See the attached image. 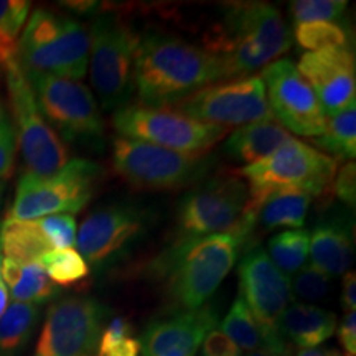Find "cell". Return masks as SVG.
<instances>
[{
	"label": "cell",
	"mask_w": 356,
	"mask_h": 356,
	"mask_svg": "<svg viewBox=\"0 0 356 356\" xmlns=\"http://www.w3.org/2000/svg\"><path fill=\"white\" fill-rule=\"evenodd\" d=\"M222 79L220 61L184 38L150 32L140 38L132 71V92L145 108H172Z\"/></svg>",
	"instance_id": "obj_1"
},
{
	"label": "cell",
	"mask_w": 356,
	"mask_h": 356,
	"mask_svg": "<svg viewBox=\"0 0 356 356\" xmlns=\"http://www.w3.org/2000/svg\"><path fill=\"white\" fill-rule=\"evenodd\" d=\"M291 47L292 32L277 7L241 2L231 3L207 33L204 50L220 61L222 79H231L266 68Z\"/></svg>",
	"instance_id": "obj_2"
},
{
	"label": "cell",
	"mask_w": 356,
	"mask_h": 356,
	"mask_svg": "<svg viewBox=\"0 0 356 356\" xmlns=\"http://www.w3.org/2000/svg\"><path fill=\"white\" fill-rule=\"evenodd\" d=\"M241 249V241L228 233L173 243L150 270L165 279L167 293L178 312H193L211 299Z\"/></svg>",
	"instance_id": "obj_3"
},
{
	"label": "cell",
	"mask_w": 356,
	"mask_h": 356,
	"mask_svg": "<svg viewBox=\"0 0 356 356\" xmlns=\"http://www.w3.org/2000/svg\"><path fill=\"white\" fill-rule=\"evenodd\" d=\"M17 60L25 74L79 81L89 63V30L79 22L37 8L22 30Z\"/></svg>",
	"instance_id": "obj_4"
},
{
	"label": "cell",
	"mask_w": 356,
	"mask_h": 356,
	"mask_svg": "<svg viewBox=\"0 0 356 356\" xmlns=\"http://www.w3.org/2000/svg\"><path fill=\"white\" fill-rule=\"evenodd\" d=\"M337 172V159L299 139H289L267 159L234 170L248 184V208L256 213L262 198L274 190H300L312 198L323 197Z\"/></svg>",
	"instance_id": "obj_5"
},
{
	"label": "cell",
	"mask_w": 356,
	"mask_h": 356,
	"mask_svg": "<svg viewBox=\"0 0 356 356\" xmlns=\"http://www.w3.org/2000/svg\"><path fill=\"white\" fill-rule=\"evenodd\" d=\"M140 35L119 13L95 15L89 30V76L106 111H118L132 96V71Z\"/></svg>",
	"instance_id": "obj_6"
},
{
	"label": "cell",
	"mask_w": 356,
	"mask_h": 356,
	"mask_svg": "<svg viewBox=\"0 0 356 356\" xmlns=\"http://www.w3.org/2000/svg\"><path fill=\"white\" fill-rule=\"evenodd\" d=\"M101 167L86 159H73L56 173L38 177L25 172L17 184L8 220L33 221L53 215H74L95 197Z\"/></svg>",
	"instance_id": "obj_7"
},
{
	"label": "cell",
	"mask_w": 356,
	"mask_h": 356,
	"mask_svg": "<svg viewBox=\"0 0 356 356\" xmlns=\"http://www.w3.org/2000/svg\"><path fill=\"white\" fill-rule=\"evenodd\" d=\"M152 220V211L137 203L114 202L97 207L79 226L78 252L96 273L113 269L139 248Z\"/></svg>",
	"instance_id": "obj_8"
},
{
	"label": "cell",
	"mask_w": 356,
	"mask_h": 356,
	"mask_svg": "<svg viewBox=\"0 0 356 356\" xmlns=\"http://www.w3.org/2000/svg\"><path fill=\"white\" fill-rule=\"evenodd\" d=\"M215 159L188 155L163 147L115 137L113 165L124 181L137 190H180L202 180L213 168Z\"/></svg>",
	"instance_id": "obj_9"
},
{
	"label": "cell",
	"mask_w": 356,
	"mask_h": 356,
	"mask_svg": "<svg viewBox=\"0 0 356 356\" xmlns=\"http://www.w3.org/2000/svg\"><path fill=\"white\" fill-rule=\"evenodd\" d=\"M249 204V186L234 170L203 180L178 203L175 243L234 234Z\"/></svg>",
	"instance_id": "obj_10"
},
{
	"label": "cell",
	"mask_w": 356,
	"mask_h": 356,
	"mask_svg": "<svg viewBox=\"0 0 356 356\" xmlns=\"http://www.w3.org/2000/svg\"><path fill=\"white\" fill-rule=\"evenodd\" d=\"M40 113L66 142L102 149L104 121L96 97L88 86L74 79L25 74Z\"/></svg>",
	"instance_id": "obj_11"
},
{
	"label": "cell",
	"mask_w": 356,
	"mask_h": 356,
	"mask_svg": "<svg viewBox=\"0 0 356 356\" xmlns=\"http://www.w3.org/2000/svg\"><path fill=\"white\" fill-rule=\"evenodd\" d=\"M113 126L119 137L188 155H207L229 132L225 127L195 121L170 108L157 109L140 104L115 111Z\"/></svg>",
	"instance_id": "obj_12"
},
{
	"label": "cell",
	"mask_w": 356,
	"mask_h": 356,
	"mask_svg": "<svg viewBox=\"0 0 356 356\" xmlns=\"http://www.w3.org/2000/svg\"><path fill=\"white\" fill-rule=\"evenodd\" d=\"M3 73L13 115V131L26 172L38 177L53 175L70 162L68 149L40 113L19 60L8 63Z\"/></svg>",
	"instance_id": "obj_13"
},
{
	"label": "cell",
	"mask_w": 356,
	"mask_h": 356,
	"mask_svg": "<svg viewBox=\"0 0 356 356\" xmlns=\"http://www.w3.org/2000/svg\"><path fill=\"white\" fill-rule=\"evenodd\" d=\"M170 109L195 121L225 129L274 121L264 83L259 76L210 84L173 104Z\"/></svg>",
	"instance_id": "obj_14"
},
{
	"label": "cell",
	"mask_w": 356,
	"mask_h": 356,
	"mask_svg": "<svg viewBox=\"0 0 356 356\" xmlns=\"http://www.w3.org/2000/svg\"><path fill=\"white\" fill-rule=\"evenodd\" d=\"M108 314L95 297L56 299L47 312L33 356H96Z\"/></svg>",
	"instance_id": "obj_15"
},
{
	"label": "cell",
	"mask_w": 356,
	"mask_h": 356,
	"mask_svg": "<svg viewBox=\"0 0 356 356\" xmlns=\"http://www.w3.org/2000/svg\"><path fill=\"white\" fill-rule=\"evenodd\" d=\"M239 296L246 302L266 340V350L289 355L279 333V320L292 300L291 279L273 264L262 248H254L239 264Z\"/></svg>",
	"instance_id": "obj_16"
},
{
	"label": "cell",
	"mask_w": 356,
	"mask_h": 356,
	"mask_svg": "<svg viewBox=\"0 0 356 356\" xmlns=\"http://www.w3.org/2000/svg\"><path fill=\"white\" fill-rule=\"evenodd\" d=\"M262 83L270 113L279 126L302 137H318L327 126V115L309 83L291 60H277L262 71Z\"/></svg>",
	"instance_id": "obj_17"
},
{
	"label": "cell",
	"mask_w": 356,
	"mask_h": 356,
	"mask_svg": "<svg viewBox=\"0 0 356 356\" xmlns=\"http://www.w3.org/2000/svg\"><path fill=\"white\" fill-rule=\"evenodd\" d=\"M297 70L317 96L327 118L355 102V56L350 48H323L305 53Z\"/></svg>",
	"instance_id": "obj_18"
},
{
	"label": "cell",
	"mask_w": 356,
	"mask_h": 356,
	"mask_svg": "<svg viewBox=\"0 0 356 356\" xmlns=\"http://www.w3.org/2000/svg\"><path fill=\"white\" fill-rule=\"evenodd\" d=\"M218 325L211 307L178 312L172 317L152 322L140 338L142 356H195L204 337Z\"/></svg>",
	"instance_id": "obj_19"
},
{
	"label": "cell",
	"mask_w": 356,
	"mask_h": 356,
	"mask_svg": "<svg viewBox=\"0 0 356 356\" xmlns=\"http://www.w3.org/2000/svg\"><path fill=\"white\" fill-rule=\"evenodd\" d=\"M310 261L328 277L346 274L355 256L353 221L345 211L337 210L322 216L310 236Z\"/></svg>",
	"instance_id": "obj_20"
},
{
	"label": "cell",
	"mask_w": 356,
	"mask_h": 356,
	"mask_svg": "<svg viewBox=\"0 0 356 356\" xmlns=\"http://www.w3.org/2000/svg\"><path fill=\"white\" fill-rule=\"evenodd\" d=\"M337 330V315L312 304H291L279 320V333L302 350L315 348Z\"/></svg>",
	"instance_id": "obj_21"
},
{
	"label": "cell",
	"mask_w": 356,
	"mask_h": 356,
	"mask_svg": "<svg viewBox=\"0 0 356 356\" xmlns=\"http://www.w3.org/2000/svg\"><path fill=\"white\" fill-rule=\"evenodd\" d=\"M289 139H292L291 134L275 121L249 124L229 134L222 152L236 162L252 165L274 154Z\"/></svg>",
	"instance_id": "obj_22"
},
{
	"label": "cell",
	"mask_w": 356,
	"mask_h": 356,
	"mask_svg": "<svg viewBox=\"0 0 356 356\" xmlns=\"http://www.w3.org/2000/svg\"><path fill=\"white\" fill-rule=\"evenodd\" d=\"M0 273L13 302L40 307L53 300L60 293V287L51 282L38 262L22 264L2 257Z\"/></svg>",
	"instance_id": "obj_23"
},
{
	"label": "cell",
	"mask_w": 356,
	"mask_h": 356,
	"mask_svg": "<svg viewBox=\"0 0 356 356\" xmlns=\"http://www.w3.org/2000/svg\"><path fill=\"white\" fill-rule=\"evenodd\" d=\"M312 197L300 190L269 191L257 208V221L266 229L292 228L300 229L305 225Z\"/></svg>",
	"instance_id": "obj_24"
},
{
	"label": "cell",
	"mask_w": 356,
	"mask_h": 356,
	"mask_svg": "<svg viewBox=\"0 0 356 356\" xmlns=\"http://www.w3.org/2000/svg\"><path fill=\"white\" fill-rule=\"evenodd\" d=\"M51 251L37 221L7 220L0 222V254L22 264L38 262L44 252Z\"/></svg>",
	"instance_id": "obj_25"
},
{
	"label": "cell",
	"mask_w": 356,
	"mask_h": 356,
	"mask_svg": "<svg viewBox=\"0 0 356 356\" xmlns=\"http://www.w3.org/2000/svg\"><path fill=\"white\" fill-rule=\"evenodd\" d=\"M40 318V307L12 302L0 317V356H22Z\"/></svg>",
	"instance_id": "obj_26"
},
{
	"label": "cell",
	"mask_w": 356,
	"mask_h": 356,
	"mask_svg": "<svg viewBox=\"0 0 356 356\" xmlns=\"http://www.w3.org/2000/svg\"><path fill=\"white\" fill-rule=\"evenodd\" d=\"M320 149L327 150L338 159H355L356 155V102L343 111L327 118L325 131L312 139ZM333 157V159H335Z\"/></svg>",
	"instance_id": "obj_27"
},
{
	"label": "cell",
	"mask_w": 356,
	"mask_h": 356,
	"mask_svg": "<svg viewBox=\"0 0 356 356\" xmlns=\"http://www.w3.org/2000/svg\"><path fill=\"white\" fill-rule=\"evenodd\" d=\"M310 234L304 228L287 229L273 236L267 244V256L284 275H293L309 257Z\"/></svg>",
	"instance_id": "obj_28"
},
{
	"label": "cell",
	"mask_w": 356,
	"mask_h": 356,
	"mask_svg": "<svg viewBox=\"0 0 356 356\" xmlns=\"http://www.w3.org/2000/svg\"><path fill=\"white\" fill-rule=\"evenodd\" d=\"M221 332L238 346L239 351L244 350L251 353L266 348L264 335L241 296H238L228 315L221 322Z\"/></svg>",
	"instance_id": "obj_29"
},
{
	"label": "cell",
	"mask_w": 356,
	"mask_h": 356,
	"mask_svg": "<svg viewBox=\"0 0 356 356\" xmlns=\"http://www.w3.org/2000/svg\"><path fill=\"white\" fill-rule=\"evenodd\" d=\"M30 2L0 0V70L17 60L19 40L26 24Z\"/></svg>",
	"instance_id": "obj_30"
},
{
	"label": "cell",
	"mask_w": 356,
	"mask_h": 356,
	"mask_svg": "<svg viewBox=\"0 0 356 356\" xmlns=\"http://www.w3.org/2000/svg\"><path fill=\"white\" fill-rule=\"evenodd\" d=\"M38 264L56 286H73L89 275V266L74 249H51L38 259Z\"/></svg>",
	"instance_id": "obj_31"
},
{
	"label": "cell",
	"mask_w": 356,
	"mask_h": 356,
	"mask_svg": "<svg viewBox=\"0 0 356 356\" xmlns=\"http://www.w3.org/2000/svg\"><path fill=\"white\" fill-rule=\"evenodd\" d=\"M293 37L302 50L318 51L323 48H350V35L337 22H310L297 24Z\"/></svg>",
	"instance_id": "obj_32"
},
{
	"label": "cell",
	"mask_w": 356,
	"mask_h": 356,
	"mask_svg": "<svg viewBox=\"0 0 356 356\" xmlns=\"http://www.w3.org/2000/svg\"><path fill=\"white\" fill-rule=\"evenodd\" d=\"M348 7L345 0H293L291 2L292 19L297 24L332 22L340 19Z\"/></svg>",
	"instance_id": "obj_33"
},
{
	"label": "cell",
	"mask_w": 356,
	"mask_h": 356,
	"mask_svg": "<svg viewBox=\"0 0 356 356\" xmlns=\"http://www.w3.org/2000/svg\"><path fill=\"white\" fill-rule=\"evenodd\" d=\"M330 277L320 273L317 267L305 264L293 274L291 280V292L304 302H318L328 293Z\"/></svg>",
	"instance_id": "obj_34"
},
{
	"label": "cell",
	"mask_w": 356,
	"mask_h": 356,
	"mask_svg": "<svg viewBox=\"0 0 356 356\" xmlns=\"http://www.w3.org/2000/svg\"><path fill=\"white\" fill-rule=\"evenodd\" d=\"M35 221L51 249H70L76 244L78 229L73 215H53Z\"/></svg>",
	"instance_id": "obj_35"
},
{
	"label": "cell",
	"mask_w": 356,
	"mask_h": 356,
	"mask_svg": "<svg viewBox=\"0 0 356 356\" xmlns=\"http://www.w3.org/2000/svg\"><path fill=\"white\" fill-rule=\"evenodd\" d=\"M17 139L8 113L0 102V181L10 177L15 165Z\"/></svg>",
	"instance_id": "obj_36"
},
{
	"label": "cell",
	"mask_w": 356,
	"mask_h": 356,
	"mask_svg": "<svg viewBox=\"0 0 356 356\" xmlns=\"http://www.w3.org/2000/svg\"><path fill=\"white\" fill-rule=\"evenodd\" d=\"M330 191L333 197H337L341 203L353 210L356 203V167L353 162H348L337 172Z\"/></svg>",
	"instance_id": "obj_37"
},
{
	"label": "cell",
	"mask_w": 356,
	"mask_h": 356,
	"mask_svg": "<svg viewBox=\"0 0 356 356\" xmlns=\"http://www.w3.org/2000/svg\"><path fill=\"white\" fill-rule=\"evenodd\" d=\"M202 356H241L238 346L218 328L207 333L202 343Z\"/></svg>",
	"instance_id": "obj_38"
},
{
	"label": "cell",
	"mask_w": 356,
	"mask_h": 356,
	"mask_svg": "<svg viewBox=\"0 0 356 356\" xmlns=\"http://www.w3.org/2000/svg\"><path fill=\"white\" fill-rule=\"evenodd\" d=\"M338 340L346 356H356V314L346 312L338 325Z\"/></svg>",
	"instance_id": "obj_39"
},
{
	"label": "cell",
	"mask_w": 356,
	"mask_h": 356,
	"mask_svg": "<svg viewBox=\"0 0 356 356\" xmlns=\"http://www.w3.org/2000/svg\"><path fill=\"white\" fill-rule=\"evenodd\" d=\"M140 341L136 337H126L109 345L97 346L96 356H139Z\"/></svg>",
	"instance_id": "obj_40"
},
{
	"label": "cell",
	"mask_w": 356,
	"mask_h": 356,
	"mask_svg": "<svg viewBox=\"0 0 356 356\" xmlns=\"http://www.w3.org/2000/svg\"><path fill=\"white\" fill-rule=\"evenodd\" d=\"M341 307L346 312H355L356 309V274L346 273L341 284Z\"/></svg>",
	"instance_id": "obj_41"
},
{
	"label": "cell",
	"mask_w": 356,
	"mask_h": 356,
	"mask_svg": "<svg viewBox=\"0 0 356 356\" xmlns=\"http://www.w3.org/2000/svg\"><path fill=\"white\" fill-rule=\"evenodd\" d=\"M63 6L71 8L73 12L83 13V15H95L99 12V3L97 2H63Z\"/></svg>",
	"instance_id": "obj_42"
},
{
	"label": "cell",
	"mask_w": 356,
	"mask_h": 356,
	"mask_svg": "<svg viewBox=\"0 0 356 356\" xmlns=\"http://www.w3.org/2000/svg\"><path fill=\"white\" fill-rule=\"evenodd\" d=\"M0 267H2V254H0ZM8 291H7V286L6 282H3L2 279V273H0V317L3 315V312L7 310V305H8Z\"/></svg>",
	"instance_id": "obj_43"
},
{
	"label": "cell",
	"mask_w": 356,
	"mask_h": 356,
	"mask_svg": "<svg viewBox=\"0 0 356 356\" xmlns=\"http://www.w3.org/2000/svg\"><path fill=\"white\" fill-rule=\"evenodd\" d=\"M297 356H340L330 348H307L302 350Z\"/></svg>",
	"instance_id": "obj_44"
},
{
	"label": "cell",
	"mask_w": 356,
	"mask_h": 356,
	"mask_svg": "<svg viewBox=\"0 0 356 356\" xmlns=\"http://www.w3.org/2000/svg\"><path fill=\"white\" fill-rule=\"evenodd\" d=\"M248 356H280L277 353H274V351L270 350H266V348H261V350H256V351H251Z\"/></svg>",
	"instance_id": "obj_45"
},
{
	"label": "cell",
	"mask_w": 356,
	"mask_h": 356,
	"mask_svg": "<svg viewBox=\"0 0 356 356\" xmlns=\"http://www.w3.org/2000/svg\"><path fill=\"white\" fill-rule=\"evenodd\" d=\"M3 190H6V184L0 181V207H2V198H3Z\"/></svg>",
	"instance_id": "obj_46"
}]
</instances>
